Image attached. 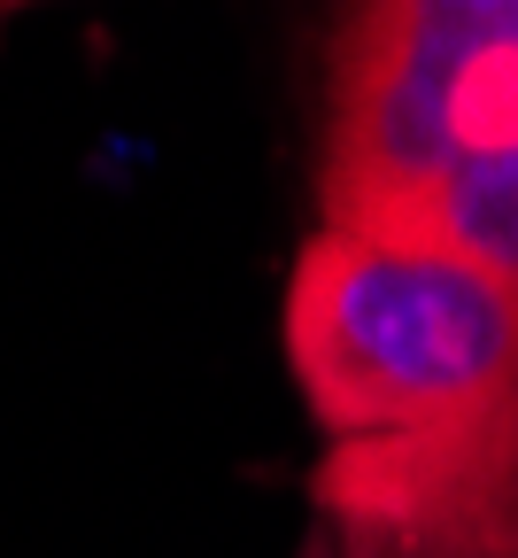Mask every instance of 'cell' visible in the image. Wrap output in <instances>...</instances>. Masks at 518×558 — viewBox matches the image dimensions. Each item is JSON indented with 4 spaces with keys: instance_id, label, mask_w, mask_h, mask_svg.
I'll use <instances>...</instances> for the list:
<instances>
[{
    "instance_id": "6da1fadb",
    "label": "cell",
    "mask_w": 518,
    "mask_h": 558,
    "mask_svg": "<svg viewBox=\"0 0 518 558\" xmlns=\"http://www.w3.org/2000/svg\"><path fill=\"white\" fill-rule=\"evenodd\" d=\"M286 357L348 527H433L518 505V288L395 233L318 226L286 288Z\"/></svg>"
},
{
    "instance_id": "7a4b0ae2",
    "label": "cell",
    "mask_w": 518,
    "mask_h": 558,
    "mask_svg": "<svg viewBox=\"0 0 518 558\" xmlns=\"http://www.w3.org/2000/svg\"><path fill=\"white\" fill-rule=\"evenodd\" d=\"M318 209L518 288V0H380L325 39Z\"/></svg>"
},
{
    "instance_id": "3957f363",
    "label": "cell",
    "mask_w": 518,
    "mask_h": 558,
    "mask_svg": "<svg viewBox=\"0 0 518 558\" xmlns=\"http://www.w3.org/2000/svg\"><path fill=\"white\" fill-rule=\"evenodd\" d=\"M294 558H333V543H325V535H310V543L294 550Z\"/></svg>"
}]
</instances>
